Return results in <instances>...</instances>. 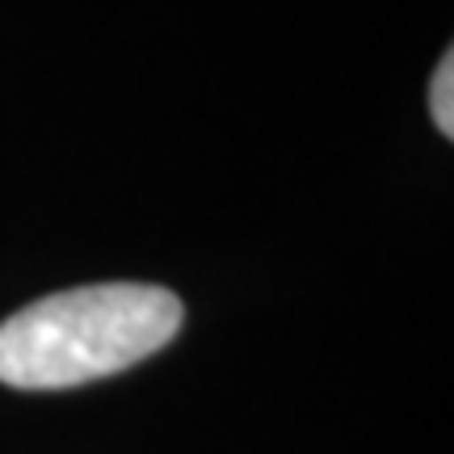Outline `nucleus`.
<instances>
[{
	"mask_svg": "<svg viewBox=\"0 0 454 454\" xmlns=\"http://www.w3.org/2000/svg\"><path fill=\"white\" fill-rule=\"evenodd\" d=\"M181 328V299L144 282H101L26 303L0 325V383L81 387L160 354Z\"/></svg>",
	"mask_w": 454,
	"mask_h": 454,
	"instance_id": "obj_1",
	"label": "nucleus"
},
{
	"mask_svg": "<svg viewBox=\"0 0 454 454\" xmlns=\"http://www.w3.org/2000/svg\"><path fill=\"white\" fill-rule=\"evenodd\" d=\"M429 114L442 135H454V55H442L438 72L429 81Z\"/></svg>",
	"mask_w": 454,
	"mask_h": 454,
	"instance_id": "obj_2",
	"label": "nucleus"
}]
</instances>
